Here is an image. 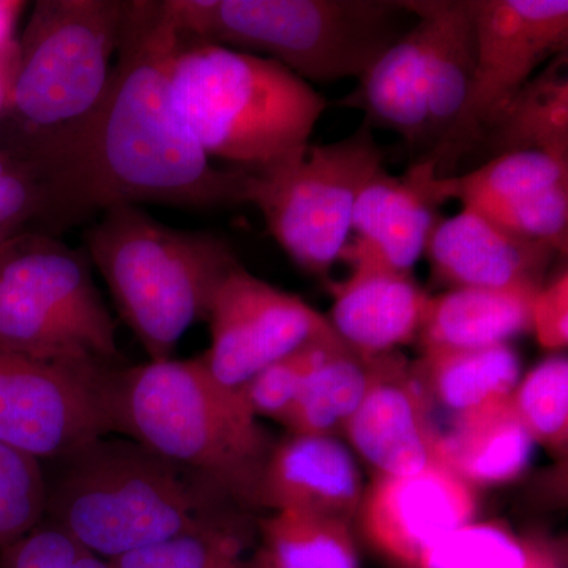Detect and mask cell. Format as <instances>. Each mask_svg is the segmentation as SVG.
<instances>
[{
    "label": "cell",
    "instance_id": "1",
    "mask_svg": "<svg viewBox=\"0 0 568 568\" xmlns=\"http://www.w3.org/2000/svg\"><path fill=\"white\" fill-rule=\"evenodd\" d=\"M179 43L163 0H126L118 62L103 102L48 182L52 235L112 205L245 203L248 171L216 168L175 111L170 67Z\"/></svg>",
    "mask_w": 568,
    "mask_h": 568
},
{
    "label": "cell",
    "instance_id": "2",
    "mask_svg": "<svg viewBox=\"0 0 568 568\" xmlns=\"http://www.w3.org/2000/svg\"><path fill=\"white\" fill-rule=\"evenodd\" d=\"M41 465L44 519L104 560L248 514L200 474L129 437H97Z\"/></svg>",
    "mask_w": 568,
    "mask_h": 568
},
{
    "label": "cell",
    "instance_id": "3",
    "mask_svg": "<svg viewBox=\"0 0 568 568\" xmlns=\"http://www.w3.org/2000/svg\"><path fill=\"white\" fill-rule=\"evenodd\" d=\"M106 405L112 435L200 474L242 510H261V478L275 439L241 392L209 375L201 355L118 366Z\"/></svg>",
    "mask_w": 568,
    "mask_h": 568
},
{
    "label": "cell",
    "instance_id": "4",
    "mask_svg": "<svg viewBox=\"0 0 568 568\" xmlns=\"http://www.w3.org/2000/svg\"><path fill=\"white\" fill-rule=\"evenodd\" d=\"M125 9L126 0L33 3L0 111V149L36 164L47 182L103 102Z\"/></svg>",
    "mask_w": 568,
    "mask_h": 568
},
{
    "label": "cell",
    "instance_id": "5",
    "mask_svg": "<svg viewBox=\"0 0 568 568\" xmlns=\"http://www.w3.org/2000/svg\"><path fill=\"white\" fill-rule=\"evenodd\" d=\"M84 250L149 362L171 358L189 328L207 320L223 280L242 265L219 235L175 230L134 204L100 213L85 230Z\"/></svg>",
    "mask_w": 568,
    "mask_h": 568
},
{
    "label": "cell",
    "instance_id": "6",
    "mask_svg": "<svg viewBox=\"0 0 568 568\" xmlns=\"http://www.w3.org/2000/svg\"><path fill=\"white\" fill-rule=\"evenodd\" d=\"M171 99L209 156L264 170L301 152L327 102L282 63L182 41L170 67Z\"/></svg>",
    "mask_w": 568,
    "mask_h": 568
},
{
    "label": "cell",
    "instance_id": "7",
    "mask_svg": "<svg viewBox=\"0 0 568 568\" xmlns=\"http://www.w3.org/2000/svg\"><path fill=\"white\" fill-rule=\"evenodd\" d=\"M182 41L248 52L308 82L358 78L403 36L396 0H163Z\"/></svg>",
    "mask_w": 568,
    "mask_h": 568
},
{
    "label": "cell",
    "instance_id": "8",
    "mask_svg": "<svg viewBox=\"0 0 568 568\" xmlns=\"http://www.w3.org/2000/svg\"><path fill=\"white\" fill-rule=\"evenodd\" d=\"M84 246L36 230L0 235V346L78 365H121L118 323Z\"/></svg>",
    "mask_w": 568,
    "mask_h": 568
},
{
    "label": "cell",
    "instance_id": "9",
    "mask_svg": "<svg viewBox=\"0 0 568 568\" xmlns=\"http://www.w3.org/2000/svg\"><path fill=\"white\" fill-rule=\"evenodd\" d=\"M386 152L365 121L349 136L301 152L250 173L245 203L263 213L265 226L291 261L327 280L353 231V213L366 182Z\"/></svg>",
    "mask_w": 568,
    "mask_h": 568
},
{
    "label": "cell",
    "instance_id": "10",
    "mask_svg": "<svg viewBox=\"0 0 568 568\" xmlns=\"http://www.w3.org/2000/svg\"><path fill=\"white\" fill-rule=\"evenodd\" d=\"M467 2L476 28V78L454 132L437 151L422 159L432 164L437 179L454 175L541 63L567 52V0Z\"/></svg>",
    "mask_w": 568,
    "mask_h": 568
},
{
    "label": "cell",
    "instance_id": "11",
    "mask_svg": "<svg viewBox=\"0 0 568 568\" xmlns=\"http://www.w3.org/2000/svg\"><path fill=\"white\" fill-rule=\"evenodd\" d=\"M118 366L37 361L0 346V444L44 463L112 435L106 386Z\"/></svg>",
    "mask_w": 568,
    "mask_h": 568
},
{
    "label": "cell",
    "instance_id": "12",
    "mask_svg": "<svg viewBox=\"0 0 568 568\" xmlns=\"http://www.w3.org/2000/svg\"><path fill=\"white\" fill-rule=\"evenodd\" d=\"M205 321L212 342L201 358L209 375L231 390H241L267 366L332 332L327 316L244 265L220 284Z\"/></svg>",
    "mask_w": 568,
    "mask_h": 568
},
{
    "label": "cell",
    "instance_id": "13",
    "mask_svg": "<svg viewBox=\"0 0 568 568\" xmlns=\"http://www.w3.org/2000/svg\"><path fill=\"white\" fill-rule=\"evenodd\" d=\"M476 489L446 466L433 465L409 476L373 477L355 523L381 556L418 568L437 541L476 521Z\"/></svg>",
    "mask_w": 568,
    "mask_h": 568
},
{
    "label": "cell",
    "instance_id": "14",
    "mask_svg": "<svg viewBox=\"0 0 568 568\" xmlns=\"http://www.w3.org/2000/svg\"><path fill=\"white\" fill-rule=\"evenodd\" d=\"M343 436L375 477L409 476L439 465L432 407L405 355H377L372 384Z\"/></svg>",
    "mask_w": 568,
    "mask_h": 568
},
{
    "label": "cell",
    "instance_id": "15",
    "mask_svg": "<svg viewBox=\"0 0 568 568\" xmlns=\"http://www.w3.org/2000/svg\"><path fill=\"white\" fill-rule=\"evenodd\" d=\"M339 261L353 272L345 282L331 284L334 304L327 321L343 345L377 357L414 342L432 298L428 291L361 242H347Z\"/></svg>",
    "mask_w": 568,
    "mask_h": 568
},
{
    "label": "cell",
    "instance_id": "16",
    "mask_svg": "<svg viewBox=\"0 0 568 568\" xmlns=\"http://www.w3.org/2000/svg\"><path fill=\"white\" fill-rule=\"evenodd\" d=\"M559 256L551 246L507 234L476 211L463 207L440 219L425 257L433 286L446 290H523L537 293Z\"/></svg>",
    "mask_w": 568,
    "mask_h": 568
},
{
    "label": "cell",
    "instance_id": "17",
    "mask_svg": "<svg viewBox=\"0 0 568 568\" xmlns=\"http://www.w3.org/2000/svg\"><path fill=\"white\" fill-rule=\"evenodd\" d=\"M361 470L339 437L287 435L265 463L260 508L354 525L364 496Z\"/></svg>",
    "mask_w": 568,
    "mask_h": 568
},
{
    "label": "cell",
    "instance_id": "18",
    "mask_svg": "<svg viewBox=\"0 0 568 568\" xmlns=\"http://www.w3.org/2000/svg\"><path fill=\"white\" fill-rule=\"evenodd\" d=\"M436 181L432 164L422 160L402 178L379 168L355 203V241L396 271L413 274L440 220Z\"/></svg>",
    "mask_w": 568,
    "mask_h": 568
},
{
    "label": "cell",
    "instance_id": "19",
    "mask_svg": "<svg viewBox=\"0 0 568 568\" xmlns=\"http://www.w3.org/2000/svg\"><path fill=\"white\" fill-rule=\"evenodd\" d=\"M428 28L426 44V153L454 132L476 78L477 41L467 0H407Z\"/></svg>",
    "mask_w": 568,
    "mask_h": 568
},
{
    "label": "cell",
    "instance_id": "20",
    "mask_svg": "<svg viewBox=\"0 0 568 568\" xmlns=\"http://www.w3.org/2000/svg\"><path fill=\"white\" fill-rule=\"evenodd\" d=\"M417 20L358 77L357 88L336 104L365 112V122L390 130L409 148L426 145V44L428 28Z\"/></svg>",
    "mask_w": 568,
    "mask_h": 568
},
{
    "label": "cell",
    "instance_id": "21",
    "mask_svg": "<svg viewBox=\"0 0 568 568\" xmlns=\"http://www.w3.org/2000/svg\"><path fill=\"white\" fill-rule=\"evenodd\" d=\"M538 293V291H537ZM534 291L463 287L432 295L418 342L424 351L508 345L530 332Z\"/></svg>",
    "mask_w": 568,
    "mask_h": 568
},
{
    "label": "cell",
    "instance_id": "22",
    "mask_svg": "<svg viewBox=\"0 0 568 568\" xmlns=\"http://www.w3.org/2000/svg\"><path fill=\"white\" fill-rule=\"evenodd\" d=\"M450 425L439 435L437 459L474 489L517 480L532 462L536 443L510 398Z\"/></svg>",
    "mask_w": 568,
    "mask_h": 568
},
{
    "label": "cell",
    "instance_id": "23",
    "mask_svg": "<svg viewBox=\"0 0 568 568\" xmlns=\"http://www.w3.org/2000/svg\"><path fill=\"white\" fill-rule=\"evenodd\" d=\"M426 402L450 413L455 420L506 402L521 379V357L515 347L424 351L413 364Z\"/></svg>",
    "mask_w": 568,
    "mask_h": 568
},
{
    "label": "cell",
    "instance_id": "24",
    "mask_svg": "<svg viewBox=\"0 0 568 568\" xmlns=\"http://www.w3.org/2000/svg\"><path fill=\"white\" fill-rule=\"evenodd\" d=\"M480 145L489 160L506 153L541 152L568 162L567 52L555 55L526 82L497 115Z\"/></svg>",
    "mask_w": 568,
    "mask_h": 568
},
{
    "label": "cell",
    "instance_id": "25",
    "mask_svg": "<svg viewBox=\"0 0 568 568\" xmlns=\"http://www.w3.org/2000/svg\"><path fill=\"white\" fill-rule=\"evenodd\" d=\"M376 358L354 353L339 339L280 424L291 435H345L346 425L372 384Z\"/></svg>",
    "mask_w": 568,
    "mask_h": 568
},
{
    "label": "cell",
    "instance_id": "26",
    "mask_svg": "<svg viewBox=\"0 0 568 568\" xmlns=\"http://www.w3.org/2000/svg\"><path fill=\"white\" fill-rule=\"evenodd\" d=\"M354 525L272 511L257 521L253 568H361Z\"/></svg>",
    "mask_w": 568,
    "mask_h": 568
},
{
    "label": "cell",
    "instance_id": "27",
    "mask_svg": "<svg viewBox=\"0 0 568 568\" xmlns=\"http://www.w3.org/2000/svg\"><path fill=\"white\" fill-rule=\"evenodd\" d=\"M568 183V162L541 152H514L496 156L469 171L437 179L443 203L458 200L463 207L484 212L552 186Z\"/></svg>",
    "mask_w": 568,
    "mask_h": 568
},
{
    "label": "cell",
    "instance_id": "28",
    "mask_svg": "<svg viewBox=\"0 0 568 568\" xmlns=\"http://www.w3.org/2000/svg\"><path fill=\"white\" fill-rule=\"evenodd\" d=\"M256 541L257 521L239 514L108 562L111 568H253Z\"/></svg>",
    "mask_w": 568,
    "mask_h": 568
},
{
    "label": "cell",
    "instance_id": "29",
    "mask_svg": "<svg viewBox=\"0 0 568 568\" xmlns=\"http://www.w3.org/2000/svg\"><path fill=\"white\" fill-rule=\"evenodd\" d=\"M418 568H564L555 545L499 521H473L437 541Z\"/></svg>",
    "mask_w": 568,
    "mask_h": 568
},
{
    "label": "cell",
    "instance_id": "30",
    "mask_svg": "<svg viewBox=\"0 0 568 568\" xmlns=\"http://www.w3.org/2000/svg\"><path fill=\"white\" fill-rule=\"evenodd\" d=\"M511 406L532 437L555 457L568 447V361L566 355L545 358L519 379Z\"/></svg>",
    "mask_w": 568,
    "mask_h": 568
},
{
    "label": "cell",
    "instance_id": "31",
    "mask_svg": "<svg viewBox=\"0 0 568 568\" xmlns=\"http://www.w3.org/2000/svg\"><path fill=\"white\" fill-rule=\"evenodd\" d=\"M44 508L47 480L41 462L0 444V551L39 526Z\"/></svg>",
    "mask_w": 568,
    "mask_h": 568
},
{
    "label": "cell",
    "instance_id": "32",
    "mask_svg": "<svg viewBox=\"0 0 568 568\" xmlns=\"http://www.w3.org/2000/svg\"><path fill=\"white\" fill-rule=\"evenodd\" d=\"M338 342L339 338L334 331L317 336L301 349L294 351L254 376L239 390L254 416L272 418L280 424L290 413L316 366Z\"/></svg>",
    "mask_w": 568,
    "mask_h": 568
},
{
    "label": "cell",
    "instance_id": "33",
    "mask_svg": "<svg viewBox=\"0 0 568 568\" xmlns=\"http://www.w3.org/2000/svg\"><path fill=\"white\" fill-rule=\"evenodd\" d=\"M477 213L514 237L551 246L567 257L568 183Z\"/></svg>",
    "mask_w": 568,
    "mask_h": 568
},
{
    "label": "cell",
    "instance_id": "34",
    "mask_svg": "<svg viewBox=\"0 0 568 568\" xmlns=\"http://www.w3.org/2000/svg\"><path fill=\"white\" fill-rule=\"evenodd\" d=\"M51 194L36 164L0 149V235L50 234Z\"/></svg>",
    "mask_w": 568,
    "mask_h": 568
},
{
    "label": "cell",
    "instance_id": "35",
    "mask_svg": "<svg viewBox=\"0 0 568 568\" xmlns=\"http://www.w3.org/2000/svg\"><path fill=\"white\" fill-rule=\"evenodd\" d=\"M0 568H111L80 541L52 523L43 521L0 551Z\"/></svg>",
    "mask_w": 568,
    "mask_h": 568
},
{
    "label": "cell",
    "instance_id": "36",
    "mask_svg": "<svg viewBox=\"0 0 568 568\" xmlns=\"http://www.w3.org/2000/svg\"><path fill=\"white\" fill-rule=\"evenodd\" d=\"M530 331L538 345L547 351L566 349L568 345V274L567 268L547 280L538 290L530 308Z\"/></svg>",
    "mask_w": 568,
    "mask_h": 568
},
{
    "label": "cell",
    "instance_id": "37",
    "mask_svg": "<svg viewBox=\"0 0 568 568\" xmlns=\"http://www.w3.org/2000/svg\"><path fill=\"white\" fill-rule=\"evenodd\" d=\"M28 3L20 0H0V52L17 47L14 29Z\"/></svg>",
    "mask_w": 568,
    "mask_h": 568
},
{
    "label": "cell",
    "instance_id": "38",
    "mask_svg": "<svg viewBox=\"0 0 568 568\" xmlns=\"http://www.w3.org/2000/svg\"><path fill=\"white\" fill-rule=\"evenodd\" d=\"M18 62V44L9 51L0 52V111L9 97L11 82Z\"/></svg>",
    "mask_w": 568,
    "mask_h": 568
}]
</instances>
